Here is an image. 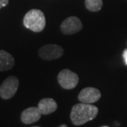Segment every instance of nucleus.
<instances>
[{"label":"nucleus","mask_w":127,"mask_h":127,"mask_svg":"<svg viewBox=\"0 0 127 127\" xmlns=\"http://www.w3.org/2000/svg\"><path fill=\"white\" fill-rule=\"evenodd\" d=\"M97 113L98 108L96 106L81 102L73 106L70 117L73 124L81 126L94 119Z\"/></svg>","instance_id":"nucleus-1"},{"label":"nucleus","mask_w":127,"mask_h":127,"mask_svg":"<svg viewBox=\"0 0 127 127\" xmlns=\"http://www.w3.org/2000/svg\"><path fill=\"white\" fill-rule=\"evenodd\" d=\"M123 57H124V62L126 64V65L127 66V49L124 51L123 52Z\"/></svg>","instance_id":"nucleus-13"},{"label":"nucleus","mask_w":127,"mask_h":127,"mask_svg":"<svg viewBox=\"0 0 127 127\" xmlns=\"http://www.w3.org/2000/svg\"><path fill=\"white\" fill-rule=\"evenodd\" d=\"M41 115L42 114L38 107H31L23 111L21 114V119L22 122L25 124H31L39 121Z\"/></svg>","instance_id":"nucleus-8"},{"label":"nucleus","mask_w":127,"mask_h":127,"mask_svg":"<svg viewBox=\"0 0 127 127\" xmlns=\"http://www.w3.org/2000/svg\"><path fill=\"white\" fill-rule=\"evenodd\" d=\"M83 28L81 21L76 16H70L66 18L61 25V31L65 35L75 34Z\"/></svg>","instance_id":"nucleus-6"},{"label":"nucleus","mask_w":127,"mask_h":127,"mask_svg":"<svg viewBox=\"0 0 127 127\" xmlns=\"http://www.w3.org/2000/svg\"><path fill=\"white\" fill-rule=\"evenodd\" d=\"M38 109L42 114H49L53 113L57 109V104L52 98H44L38 103Z\"/></svg>","instance_id":"nucleus-9"},{"label":"nucleus","mask_w":127,"mask_h":127,"mask_svg":"<svg viewBox=\"0 0 127 127\" xmlns=\"http://www.w3.org/2000/svg\"><path fill=\"white\" fill-rule=\"evenodd\" d=\"M24 26L32 31L39 32L45 27L46 19L45 14L39 9H31L28 11L23 18Z\"/></svg>","instance_id":"nucleus-2"},{"label":"nucleus","mask_w":127,"mask_h":127,"mask_svg":"<svg viewBox=\"0 0 127 127\" xmlns=\"http://www.w3.org/2000/svg\"><path fill=\"white\" fill-rule=\"evenodd\" d=\"M78 97L79 101L81 102L92 104L100 100L101 97V93L97 88L88 87L80 92Z\"/></svg>","instance_id":"nucleus-7"},{"label":"nucleus","mask_w":127,"mask_h":127,"mask_svg":"<svg viewBox=\"0 0 127 127\" xmlns=\"http://www.w3.org/2000/svg\"><path fill=\"white\" fill-rule=\"evenodd\" d=\"M86 8L93 12L99 11L102 8V0H85Z\"/></svg>","instance_id":"nucleus-11"},{"label":"nucleus","mask_w":127,"mask_h":127,"mask_svg":"<svg viewBox=\"0 0 127 127\" xmlns=\"http://www.w3.org/2000/svg\"><path fill=\"white\" fill-rule=\"evenodd\" d=\"M9 4V0H0V9Z\"/></svg>","instance_id":"nucleus-12"},{"label":"nucleus","mask_w":127,"mask_h":127,"mask_svg":"<svg viewBox=\"0 0 127 127\" xmlns=\"http://www.w3.org/2000/svg\"><path fill=\"white\" fill-rule=\"evenodd\" d=\"M63 54V48L55 44H48L42 46L38 51V55L41 58L47 61L59 59Z\"/></svg>","instance_id":"nucleus-5"},{"label":"nucleus","mask_w":127,"mask_h":127,"mask_svg":"<svg viewBox=\"0 0 127 127\" xmlns=\"http://www.w3.org/2000/svg\"><path fill=\"white\" fill-rule=\"evenodd\" d=\"M59 127H67V126L66 125H64V124H62V125L59 126Z\"/></svg>","instance_id":"nucleus-14"},{"label":"nucleus","mask_w":127,"mask_h":127,"mask_svg":"<svg viewBox=\"0 0 127 127\" xmlns=\"http://www.w3.org/2000/svg\"><path fill=\"white\" fill-rule=\"evenodd\" d=\"M15 64L13 56L5 50H0V71H6L14 67Z\"/></svg>","instance_id":"nucleus-10"},{"label":"nucleus","mask_w":127,"mask_h":127,"mask_svg":"<svg viewBox=\"0 0 127 127\" xmlns=\"http://www.w3.org/2000/svg\"><path fill=\"white\" fill-rule=\"evenodd\" d=\"M59 85L64 89L71 90L76 86L79 81L78 76L69 69L62 70L57 76Z\"/></svg>","instance_id":"nucleus-3"},{"label":"nucleus","mask_w":127,"mask_h":127,"mask_svg":"<svg viewBox=\"0 0 127 127\" xmlns=\"http://www.w3.org/2000/svg\"><path fill=\"white\" fill-rule=\"evenodd\" d=\"M19 81L16 76L8 77L0 86V97L4 100H8L14 96L18 90Z\"/></svg>","instance_id":"nucleus-4"}]
</instances>
